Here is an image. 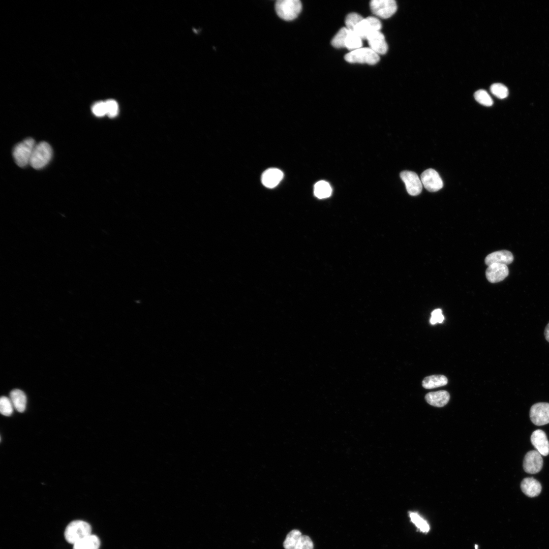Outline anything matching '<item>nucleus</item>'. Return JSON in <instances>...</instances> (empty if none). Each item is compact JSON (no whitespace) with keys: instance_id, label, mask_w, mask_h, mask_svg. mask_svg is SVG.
<instances>
[{"instance_id":"a878e982","label":"nucleus","mask_w":549,"mask_h":549,"mask_svg":"<svg viewBox=\"0 0 549 549\" xmlns=\"http://www.w3.org/2000/svg\"><path fill=\"white\" fill-rule=\"evenodd\" d=\"M475 99L480 104L491 106L493 104V101L487 92L484 89H479L474 94Z\"/></svg>"},{"instance_id":"39448f33","label":"nucleus","mask_w":549,"mask_h":549,"mask_svg":"<svg viewBox=\"0 0 549 549\" xmlns=\"http://www.w3.org/2000/svg\"><path fill=\"white\" fill-rule=\"evenodd\" d=\"M345 59L350 63L375 65L380 60L379 54L370 47L360 48L351 51L345 55Z\"/></svg>"},{"instance_id":"5701e85b","label":"nucleus","mask_w":549,"mask_h":549,"mask_svg":"<svg viewBox=\"0 0 549 549\" xmlns=\"http://www.w3.org/2000/svg\"><path fill=\"white\" fill-rule=\"evenodd\" d=\"M302 536L301 533L296 529L291 531L286 536L283 542L285 549H297L299 540Z\"/></svg>"},{"instance_id":"0eeeda50","label":"nucleus","mask_w":549,"mask_h":549,"mask_svg":"<svg viewBox=\"0 0 549 549\" xmlns=\"http://www.w3.org/2000/svg\"><path fill=\"white\" fill-rule=\"evenodd\" d=\"M530 417L536 425H543L549 423V403H537L532 406Z\"/></svg>"},{"instance_id":"c756f323","label":"nucleus","mask_w":549,"mask_h":549,"mask_svg":"<svg viewBox=\"0 0 549 549\" xmlns=\"http://www.w3.org/2000/svg\"><path fill=\"white\" fill-rule=\"evenodd\" d=\"M490 90L495 96L501 99L506 98L508 95L507 87L500 83L492 84L490 87Z\"/></svg>"},{"instance_id":"f03ea898","label":"nucleus","mask_w":549,"mask_h":549,"mask_svg":"<svg viewBox=\"0 0 549 549\" xmlns=\"http://www.w3.org/2000/svg\"><path fill=\"white\" fill-rule=\"evenodd\" d=\"M36 144L33 138H27L15 145L13 150V156L18 166L23 167L29 164Z\"/></svg>"},{"instance_id":"72a5a7b5","label":"nucleus","mask_w":549,"mask_h":549,"mask_svg":"<svg viewBox=\"0 0 549 549\" xmlns=\"http://www.w3.org/2000/svg\"><path fill=\"white\" fill-rule=\"evenodd\" d=\"M444 319V317L442 315V310L440 309H437L434 310L431 313V317L430 319V323L434 325L437 323H442Z\"/></svg>"},{"instance_id":"2eb2a0df","label":"nucleus","mask_w":549,"mask_h":549,"mask_svg":"<svg viewBox=\"0 0 549 549\" xmlns=\"http://www.w3.org/2000/svg\"><path fill=\"white\" fill-rule=\"evenodd\" d=\"M283 172L276 168H269L262 174L261 181L262 184L268 188L276 187L283 178Z\"/></svg>"},{"instance_id":"473e14b6","label":"nucleus","mask_w":549,"mask_h":549,"mask_svg":"<svg viewBox=\"0 0 549 549\" xmlns=\"http://www.w3.org/2000/svg\"><path fill=\"white\" fill-rule=\"evenodd\" d=\"M313 542L310 537L302 535L298 542L297 549H313Z\"/></svg>"},{"instance_id":"7c9ffc66","label":"nucleus","mask_w":549,"mask_h":549,"mask_svg":"<svg viewBox=\"0 0 549 549\" xmlns=\"http://www.w3.org/2000/svg\"><path fill=\"white\" fill-rule=\"evenodd\" d=\"M107 115L110 117L116 116L118 113V107L117 102L114 100H108L105 102Z\"/></svg>"},{"instance_id":"b1692460","label":"nucleus","mask_w":549,"mask_h":549,"mask_svg":"<svg viewBox=\"0 0 549 549\" xmlns=\"http://www.w3.org/2000/svg\"><path fill=\"white\" fill-rule=\"evenodd\" d=\"M362 40L355 33L349 30L345 42V47L351 51L360 48L362 45Z\"/></svg>"},{"instance_id":"f8f14e48","label":"nucleus","mask_w":549,"mask_h":549,"mask_svg":"<svg viewBox=\"0 0 549 549\" xmlns=\"http://www.w3.org/2000/svg\"><path fill=\"white\" fill-rule=\"evenodd\" d=\"M509 274L508 267L505 264L493 263L488 266L485 276L491 283H496L503 281Z\"/></svg>"},{"instance_id":"4468645a","label":"nucleus","mask_w":549,"mask_h":549,"mask_svg":"<svg viewBox=\"0 0 549 549\" xmlns=\"http://www.w3.org/2000/svg\"><path fill=\"white\" fill-rule=\"evenodd\" d=\"M531 441L542 455L546 456L549 454V442L543 431L537 430L534 431L531 436Z\"/></svg>"},{"instance_id":"bb28decb","label":"nucleus","mask_w":549,"mask_h":549,"mask_svg":"<svg viewBox=\"0 0 549 549\" xmlns=\"http://www.w3.org/2000/svg\"><path fill=\"white\" fill-rule=\"evenodd\" d=\"M363 18L361 15L356 13L348 14L345 19L346 27L353 32L356 26Z\"/></svg>"},{"instance_id":"1a4fd4ad","label":"nucleus","mask_w":549,"mask_h":549,"mask_svg":"<svg viewBox=\"0 0 549 549\" xmlns=\"http://www.w3.org/2000/svg\"><path fill=\"white\" fill-rule=\"evenodd\" d=\"M422 186L430 192H436L442 188L443 181L438 173L433 169H428L421 174Z\"/></svg>"},{"instance_id":"dca6fc26","label":"nucleus","mask_w":549,"mask_h":549,"mask_svg":"<svg viewBox=\"0 0 549 549\" xmlns=\"http://www.w3.org/2000/svg\"><path fill=\"white\" fill-rule=\"evenodd\" d=\"M513 256L507 250L496 251L489 254L485 258V263L490 265L493 263L507 265L512 262Z\"/></svg>"},{"instance_id":"f3484780","label":"nucleus","mask_w":549,"mask_h":549,"mask_svg":"<svg viewBox=\"0 0 549 549\" xmlns=\"http://www.w3.org/2000/svg\"><path fill=\"white\" fill-rule=\"evenodd\" d=\"M449 392L444 390L430 392L426 394L425 396V399L428 404L437 407L445 406L449 402Z\"/></svg>"},{"instance_id":"7ed1b4c3","label":"nucleus","mask_w":549,"mask_h":549,"mask_svg":"<svg viewBox=\"0 0 549 549\" xmlns=\"http://www.w3.org/2000/svg\"><path fill=\"white\" fill-rule=\"evenodd\" d=\"M302 9V4L299 0H278L275 4L277 15L282 19L290 21L295 19Z\"/></svg>"},{"instance_id":"a211bd4d","label":"nucleus","mask_w":549,"mask_h":549,"mask_svg":"<svg viewBox=\"0 0 549 549\" xmlns=\"http://www.w3.org/2000/svg\"><path fill=\"white\" fill-rule=\"evenodd\" d=\"M523 492L529 497H534L539 495L541 491L540 482L533 477L524 478L521 484Z\"/></svg>"},{"instance_id":"412c9836","label":"nucleus","mask_w":549,"mask_h":549,"mask_svg":"<svg viewBox=\"0 0 549 549\" xmlns=\"http://www.w3.org/2000/svg\"><path fill=\"white\" fill-rule=\"evenodd\" d=\"M100 545L99 538L95 535L90 534L74 544L73 549H99Z\"/></svg>"},{"instance_id":"20e7f679","label":"nucleus","mask_w":549,"mask_h":549,"mask_svg":"<svg viewBox=\"0 0 549 549\" xmlns=\"http://www.w3.org/2000/svg\"><path fill=\"white\" fill-rule=\"evenodd\" d=\"M52 155L51 146L46 142H40L34 148L29 164L36 169H41L49 163Z\"/></svg>"},{"instance_id":"9d476101","label":"nucleus","mask_w":549,"mask_h":549,"mask_svg":"<svg viewBox=\"0 0 549 549\" xmlns=\"http://www.w3.org/2000/svg\"><path fill=\"white\" fill-rule=\"evenodd\" d=\"M400 177L405 183L409 194L416 196L421 193L422 184L416 173L411 171H404L400 173Z\"/></svg>"},{"instance_id":"cd10ccee","label":"nucleus","mask_w":549,"mask_h":549,"mask_svg":"<svg viewBox=\"0 0 549 549\" xmlns=\"http://www.w3.org/2000/svg\"><path fill=\"white\" fill-rule=\"evenodd\" d=\"M14 406L10 399L6 396H2L0 399V411L2 414L6 416L11 415L13 412Z\"/></svg>"},{"instance_id":"6e6552de","label":"nucleus","mask_w":549,"mask_h":549,"mask_svg":"<svg viewBox=\"0 0 549 549\" xmlns=\"http://www.w3.org/2000/svg\"><path fill=\"white\" fill-rule=\"evenodd\" d=\"M382 27L381 23L377 18L368 17L363 18L356 26L354 30L362 39H366L371 33L380 31Z\"/></svg>"},{"instance_id":"2f4dec72","label":"nucleus","mask_w":549,"mask_h":549,"mask_svg":"<svg viewBox=\"0 0 549 549\" xmlns=\"http://www.w3.org/2000/svg\"><path fill=\"white\" fill-rule=\"evenodd\" d=\"M93 113L97 116L101 117L107 114L106 107L105 102H98L92 106Z\"/></svg>"},{"instance_id":"423d86ee","label":"nucleus","mask_w":549,"mask_h":549,"mask_svg":"<svg viewBox=\"0 0 549 549\" xmlns=\"http://www.w3.org/2000/svg\"><path fill=\"white\" fill-rule=\"evenodd\" d=\"M370 6L374 14L384 19L390 17L397 10L396 3L394 0H372Z\"/></svg>"},{"instance_id":"4be33fe9","label":"nucleus","mask_w":549,"mask_h":549,"mask_svg":"<svg viewBox=\"0 0 549 549\" xmlns=\"http://www.w3.org/2000/svg\"><path fill=\"white\" fill-rule=\"evenodd\" d=\"M332 189L328 182L325 180L317 182L314 185V193L319 199L326 198L330 196Z\"/></svg>"},{"instance_id":"393cba45","label":"nucleus","mask_w":549,"mask_h":549,"mask_svg":"<svg viewBox=\"0 0 549 549\" xmlns=\"http://www.w3.org/2000/svg\"><path fill=\"white\" fill-rule=\"evenodd\" d=\"M349 31L346 27L341 28L332 39V46L336 48L345 47V42Z\"/></svg>"},{"instance_id":"ddd939ff","label":"nucleus","mask_w":549,"mask_h":549,"mask_svg":"<svg viewBox=\"0 0 549 549\" xmlns=\"http://www.w3.org/2000/svg\"><path fill=\"white\" fill-rule=\"evenodd\" d=\"M366 39L370 48L378 54H384L387 52L388 46L383 34L380 31L371 33Z\"/></svg>"},{"instance_id":"c85d7f7f","label":"nucleus","mask_w":549,"mask_h":549,"mask_svg":"<svg viewBox=\"0 0 549 549\" xmlns=\"http://www.w3.org/2000/svg\"><path fill=\"white\" fill-rule=\"evenodd\" d=\"M409 516L411 521L423 532H428L430 527L427 522L416 512H411Z\"/></svg>"},{"instance_id":"6ab92c4d","label":"nucleus","mask_w":549,"mask_h":549,"mask_svg":"<svg viewBox=\"0 0 549 549\" xmlns=\"http://www.w3.org/2000/svg\"><path fill=\"white\" fill-rule=\"evenodd\" d=\"M10 396L14 408L19 412H24L26 405V396L24 392L15 389L11 391Z\"/></svg>"},{"instance_id":"f257e3e1","label":"nucleus","mask_w":549,"mask_h":549,"mask_svg":"<svg viewBox=\"0 0 549 549\" xmlns=\"http://www.w3.org/2000/svg\"><path fill=\"white\" fill-rule=\"evenodd\" d=\"M91 532L92 528L88 523L81 520H76L71 522L67 526L65 531V537L67 542L74 544L92 534Z\"/></svg>"},{"instance_id":"aec40b11","label":"nucleus","mask_w":549,"mask_h":549,"mask_svg":"<svg viewBox=\"0 0 549 549\" xmlns=\"http://www.w3.org/2000/svg\"><path fill=\"white\" fill-rule=\"evenodd\" d=\"M447 383L448 379L444 375H434L425 377L422 380V385L426 389H433L445 386Z\"/></svg>"},{"instance_id":"f704fd0d","label":"nucleus","mask_w":549,"mask_h":549,"mask_svg":"<svg viewBox=\"0 0 549 549\" xmlns=\"http://www.w3.org/2000/svg\"><path fill=\"white\" fill-rule=\"evenodd\" d=\"M544 336L546 340L549 342V323L545 328Z\"/></svg>"},{"instance_id":"9b49d317","label":"nucleus","mask_w":549,"mask_h":549,"mask_svg":"<svg viewBox=\"0 0 549 549\" xmlns=\"http://www.w3.org/2000/svg\"><path fill=\"white\" fill-rule=\"evenodd\" d=\"M542 455L537 450H531L525 456L523 468L525 471L529 474L538 473L543 466Z\"/></svg>"}]
</instances>
